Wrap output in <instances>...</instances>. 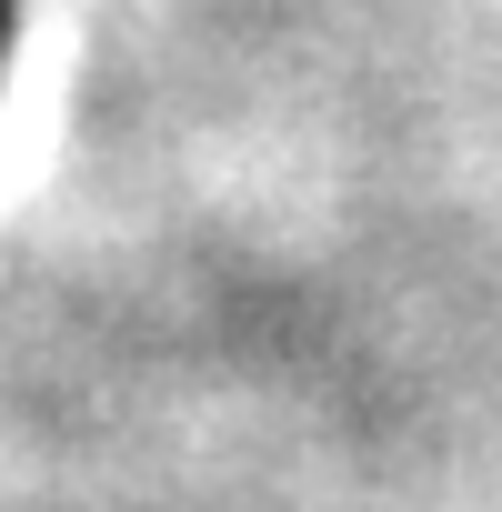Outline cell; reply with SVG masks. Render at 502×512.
Wrapping results in <instances>:
<instances>
[{"mask_svg": "<svg viewBox=\"0 0 502 512\" xmlns=\"http://www.w3.org/2000/svg\"><path fill=\"white\" fill-rule=\"evenodd\" d=\"M11 21H21V0H0V61H11Z\"/></svg>", "mask_w": 502, "mask_h": 512, "instance_id": "cell-1", "label": "cell"}]
</instances>
